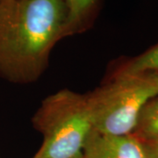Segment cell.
Masks as SVG:
<instances>
[{"mask_svg":"<svg viewBox=\"0 0 158 158\" xmlns=\"http://www.w3.org/2000/svg\"><path fill=\"white\" fill-rule=\"evenodd\" d=\"M66 22L64 0L0 1V76L19 84L39 78Z\"/></svg>","mask_w":158,"mask_h":158,"instance_id":"cell-1","label":"cell"},{"mask_svg":"<svg viewBox=\"0 0 158 158\" xmlns=\"http://www.w3.org/2000/svg\"><path fill=\"white\" fill-rule=\"evenodd\" d=\"M98 2L99 0H64L67 8L65 36L86 28L93 19Z\"/></svg>","mask_w":158,"mask_h":158,"instance_id":"cell-5","label":"cell"},{"mask_svg":"<svg viewBox=\"0 0 158 158\" xmlns=\"http://www.w3.org/2000/svg\"><path fill=\"white\" fill-rule=\"evenodd\" d=\"M133 135L140 140L158 136V95L142 108Z\"/></svg>","mask_w":158,"mask_h":158,"instance_id":"cell-6","label":"cell"},{"mask_svg":"<svg viewBox=\"0 0 158 158\" xmlns=\"http://www.w3.org/2000/svg\"><path fill=\"white\" fill-rule=\"evenodd\" d=\"M0 1H3V0H0Z\"/></svg>","mask_w":158,"mask_h":158,"instance_id":"cell-9","label":"cell"},{"mask_svg":"<svg viewBox=\"0 0 158 158\" xmlns=\"http://www.w3.org/2000/svg\"><path fill=\"white\" fill-rule=\"evenodd\" d=\"M146 71H158V43L140 56L125 62L113 75H127Z\"/></svg>","mask_w":158,"mask_h":158,"instance_id":"cell-7","label":"cell"},{"mask_svg":"<svg viewBox=\"0 0 158 158\" xmlns=\"http://www.w3.org/2000/svg\"><path fill=\"white\" fill-rule=\"evenodd\" d=\"M83 158H147L142 143L135 135H111L92 130Z\"/></svg>","mask_w":158,"mask_h":158,"instance_id":"cell-4","label":"cell"},{"mask_svg":"<svg viewBox=\"0 0 158 158\" xmlns=\"http://www.w3.org/2000/svg\"><path fill=\"white\" fill-rule=\"evenodd\" d=\"M141 141L147 158H158V136Z\"/></svg>","mask_w":158,"mask_h":158,"instance_id":"cell-8","label":"cell"},{"mask_svg":"<svg viewBox=\"0 0 158 158\" xmlns=\"http://www.w3.org/2000/svg\"><path fill=\"white\" fill-rule=\"evenodd\" d=\"M43 136L33 158H83L93 130V114L88 94L59 90L42 101L33 118Z\"/></svg>","mask_w":158,"mask_h":158,"instance_id":"cell-2","label":"cell"},{"mask_svg":"<svg viewBox=\"0 0 158 158\" xmlns=\"http://www.w3.org/2000/svg\"><path fill=\"white\" fill-rule=\"evenodd\" d=\"M88 95L94 131L111 135L133 134L142 108L158 95V71L113 75Z\"/></svg>","mask_w":158,"mask_h":158,"instance_id":"cell-3","label":"cell"}]
</instances>
